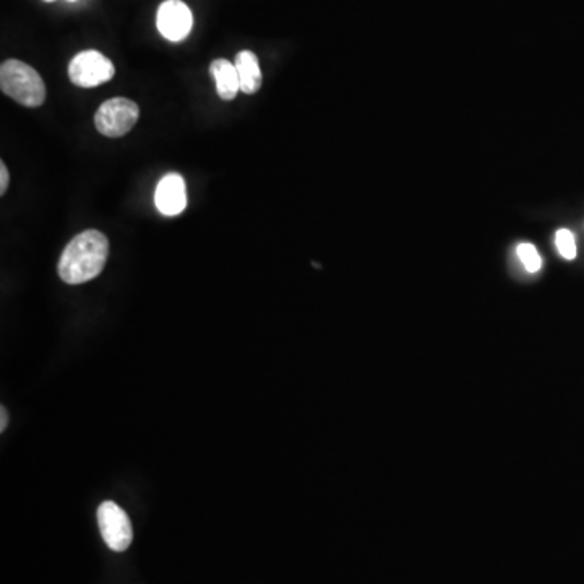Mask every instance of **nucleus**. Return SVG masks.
Segmentation results:
<instances>
[{
  "label": "nucleus",
  "instance_id": "1",
  "mask_svg": "<svg viewBox=\"0 0 584 584\" xmlns=\"http://www.w3.org/2000/svg\"><path fill=\"white\" fill-rule=\"evenodd\" d=\"M109 255L108 237L90 229L73 237L62 252L57 265L61 280L67 284H83L101 275Z\"/></svg>",
  "mask_w": 584,
  "mask_h": 584
},
{
  "label": "nucleus",
  "instance_id": "2",
  "mask_svg": "<svg viewBox=\"0 0 584 584\" xmlns=\"http://www.w3.org/2000/svg\"><path fill=\"white\" fill-rule=\"evenodd\" d=\"M0 88L4 95L25 108H39L46 101L43 78L33 67L22 61H5L0 67Z\"/></svg>",
  "mask_w": 584,
  "mask_h": 584
},
{
  "label": "nucleus",
  "instance_id": "3",
  "mask_svg": "<svg viewBox=\"0 0 584 584\" xmlns=\"http://www.w3.org/2000/svg\"><path fill=\"white\" fill-rule=\"evenodd\" d=\"M140 117L137 103L127 98L109 99L101 104L95 116L99 134L109 138L124 137L134 129Z\"/></svg>",
  "mask_w": 584,
  "mask_h": 584
},
{
  "label": "nucleus",
  "instance_id": "4",
  "mask_svg": "<svg viewBox=\"0 0 584 584\" xmlns=\"http://www.w3.org/2000/svg\"><path fill=\"white\" fill-rule=\"evenodd\" d=\"M116 69L108 57L98 51H83L69 64V78L80 88H95L114 77Z\"/></svg>",
  "mask_w": 584,
  "mask_h": 584
},
{
  "label": "nucleus",
  "instance_id": "5",
  "mask_svg": "<svg viewBox=\"0 0 584 584\" xmlns=\"http://www.w3.org/2000/svg\"><path fill=\"white\" fill-rule=\"evenodd\" d=\"M98 523L101 536L114 552L129 549L134 539L132 523L124 510L117 503L103 502L98 508Z\"/></svg>",
  "mask_w": 584,
  "mask_h": 584
},
{
  "label": "nucleus",
  "instance_id": "6",
  "mask_svg": "<svg viewBox=\"0 0 584 584\" xmlns=\"http://www.w3.org/2000/svg\"><path fill=\"white\" fill-rule=\"evenodd\" d=\"M156 25L164 38L172 43H179L190 35L194 26V17L182 0H166L159 5Z\"/></svg>",
  "mask_w": 584,
  "mask_h": 584
},
{
  "label": "nucleus",
  "instance_id": "7",
  "mask_svg": "<svg viewBox=\"0 0 584 584\" xmlns=\"http://www.w3.org/2000/svg\"><path fill=\"white\" fill-rule=\"evenodd\" d=\"M155 203L164 216L181 215L187 207V187L181 174H168L159 181L155 192Z\"/></svg>",
  "mask_w": 584,
  "mask_h": 584
},
{
  "label": "nucleus",
  "instance_id": "8",
  "mask_svg": "<svg viewBox=\"0 0 584 584\" xmlns=\"http://www.w3.org/2000/svg\"><path fill=\"white\" fill-rule=\"evenodd\" d=\"M210 73L216 82L219 98L224 99V101L236 98L237 93L241 91V80H239L236 64H232L226 59H216V61L211 62Z\"/></svg>",
  "mask_w": 584,
  "mask_h": 584
},
{
  "label": "nucleus",
  "instance_id": "9",
  "mask_svg": "<svg viewBox=\"0 0 584 584\" xmlns=\"http://www.w3.org/2000/svg\"><path fill=\"white\" fill-rule=\"evenodd\" d=\"M236 69L241 80V91L245 95H255L262 86V69L258 57L252 51H241L236 56Z\"/></svg>",
  "mask_w": 584,
  "mask_h": 584
},
{
  "label": "nucleus",
  "instance_id": "10",
  "mask_svg": "<svg viewBox=\"0 0 584 584\" xmlns=\"http://www.w3.org/2000/svg\"><path fill=\"white\" fill-rule=\"evenodd\" d=\"M516 254H518V258H520L521 263H523V267L526 268L529 273H537V271L541 270L542 258L533 244L518 245Z\"/></svg>",
  "mask_w": 584,
  "mask_h": 584
},
{
  "label": "nucleus",
  "instance_id": "11",
  "mask_svg": "<svg viewBox=\"0 0 584 584\" xmlns=\"http://www.w3.org/2000/svg\"><path fill=\"white\" fill-rule=\"evenodd\" d=\"M555 245H557L559 254L562 255L565 260H575L576 241L572 231H568V229H559L557 234H555Z\"/></svg>",
  "mask_w": 584,
  "mask_h": 584
},
{
  "label": "nucleus",
  "instance_id": "12",
  "mask_svg": "<svg viewBox=\"0 0 584 584\" xmlns=\"http://www.w3.org/2000/svg\"><path fill=\"white\" fill-rule=\"evenodd\" d=\"M9 171H7V166H5L4 161L0 163V195H4L7 192V187H9Z\"/></svg>",
  "mask_w": 584,
  "mask_h": 584
},
{
  "label": "nucleus",
  "instance_id": "13",
  "mask_svg": "<svg viewBox=\"0 0 584 584\" xmlns=\"http://www.w3.org/2000/svg\"><path fill=\"white\" fill-rule=\"evenodd\" d=\"M7 424H9V414H7V409L2 406V424H0V432H4L7 429Z\"/></svg>",
  "mask_w": 584,
  "mask_h": 584
},
{
  "label": "nucleus",
  "instance_id": "14",
  "mask_svg": "<svg viewBox=\"0 0 584 584\" xmlns=\"http://www.w3.org/2000/svg\"><path fill=\"white\" fill-rule=\"evenodd\" d=\"M44 2H54V0H44Z\"/></svg>",
  "mask_w": 584,
  "mask_h": 584
},
{
  "label": "nucleus",
  "instance_id": "15",
  "mask_svg": "<svg viewBox=\"0 0 584 584\" xmlns=\"http://www.w3.org/2000/svg\"><path fill=\"white\" fill-rule=\"evenodd\" d=\"M69 2H77V0H69Z\"/></svg>",
  "mask_w": 584,
  "mask_h": 584
}]
</instances>
